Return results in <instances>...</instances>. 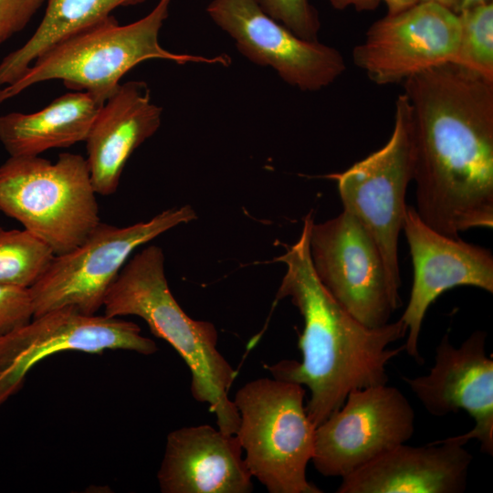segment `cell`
I'll return each instance as SVG.
<instances>
[{
    "label": "cell",
    "instance_id": "24",
    "mask_svg": "<svg viewBox=\"0 0 493 493\" xmlns=\"http://www.w3.org/2000/svg\"><path fill=\"white\" fill-rule=\"evenodd\" d=\"M33 317L29 288L0 284V336L27 323Z\"/></svg>",
    "mask_w": 493,
    "mask_h": 493
},
{
    "label": "cell",
    "instance_id": "8",
    "mask_svg": "<svg viewBox=\"0 0 493 493\" xmlns=\"http://www.w3.org/2000/svg\"><path fill=\"white\" fill-rule=\"evenodd\" d=\"M394 106L389 141L347 170L328 177L337 183L343 209L372 236L390 283L399 291L398 237L407 207L406 190L414 176V144L411 107L404 93Z\"/></svg>",
    "mask_w": 493,
    "mask_h": 493
},
{
    "label": "cell",
    "instance_id": "11",
    "mask_svg": "<svg viewBox=\"0 0 493 493\" xmlns=\"http://www.w3.org/2000/svg\"><path fill=\"white\" fill-rule=\"evenodd\" d=\"M415 414L405 395L387 383L351 391L316 427L312 463L324 477H343L414 432Z\"/></svg>",
    "mask_w": 493,
    "mask_h": 493
},
{
    "label": "cell",
    "instance_id": "17",
    "mask_svg": "<svg viewBox=\"0 0 493 493\" xmlns=\"http://www.w3.org/2000/svg\"><path fill=\"white\" fill-rule=\"evenodd\" d=\"M251 478L236 435L209 425L168 434L157 473L163 493H249Z\"/></svg>",
    "mask_w": 493,
    "mask_h": 493
},
{
    "label": "cell",
    "instance_id": "21",
    "mask_svg": "<svg viewBox=\"0 0 493 493\" xmlns=\"http://www.w3.org/2000/svg\"><path fill=\"white\" fill-rule=\"evenodd\" d=\"M54 257L52 249L27 230L0 226V284L31 288Z\"/></svg>",
    "mask_w": 493,
    "mask_h": 493
},
{
    "label": "cell",
    "instance_id": "25",
    "mask_svg": "<svg viewBox=\"0 0 493 493\" xmlns=\"http://www.w3.org/2000/svg\"><path fill=\"white\" fill-rule=\"evenodd\" d=\"M46 0H0V44L23 30Z\"/></svg>",
    "mask_w": 493,
    "mask_h": 493
},
{
    "label": "cell",
    "instance_id": "4",
    "mask_svg": "<svg viewBox=\"0 0 493 493\" xmlns=\"http://www.w3.org/2000/svg\"><path fill=\"white\" fill-rule=\"evenodd\" d=\"M172 0H159L144 17L124 26L111 15L56 44L39 56L12 84L0 89V103L39 82L60 79L73 91H85L104 103L121 78L138 64L153 58L227 66L226 56L205 58L163 48L160 30Z\"/></svg>",
    "mask_w": 493,
    "mask_h": 493
},
{
    "label": "cell",
    "instance_id": "28",
    "mask_svg": "<svg viewBox=\"0 0 493 493\" xmlns=\"http://www.w3.org/2000/svg\"><path fill=\"white\" fill-rule=\"evenodd\" d=\"M418 2L434 3L446 7L456 14L459 12V0H418Z\"/></svg>",
    "mask_w": 493,
    "mask_h": 493
},
{
    "label": "cell",
    "instance_id": "3",
    "mask_svg": "<svg viewBox=\"0 0 493 493\" xmlns=\"http://www.w3.org/2000/svg\"><path fill=\"white\" fill-rule=\"evenodd\" d=\"M102 308L109 317H140L154 336L167 341L190 370L193 397L208 404L220 430L236 433L240 417L228 396L236 372L217 349L215 325L190 318L173 296L161 247L146 246L126 262Z\"/></svg>",
    "mask_w": 493,
    "mask_h": 493
},
{
    "label": "cell",
    "instance_id": "9",
    "mask_svg": "<svg viewBox=\"0 0 493 493\" xmlns=\"http://www.w3.org/2000/svg\"><path fill=\"white\" fill-rule=\"evenodd\" d=\"M309 254L314 271L330 295L369 328L389 322L401 305L372 236L350 212L312 223Z\"/></svg>",
    "mask_w": 493,
    "mask_h": 493
},
{
    "label": "cell",
    "instance_id": "7",
    "mask_svg": "<svg viewBox=\"0 0 493 493\" xmlns=\"http://www.w3.org/2000/svg\"><path fill=\"white\" fill-rule=\"evenodd\" d=\"M195 218L194 209L183 205L122 227L100 222L77 247L55 256L29 288L34 317L65 307L87 315L97 314L111 284L137 247Z\"/></svg>",
    "mask_w": 493,
    "mask_h": 493
},
{
    "label": "cell",
    "instance_id": "26",
    "mask_svg": "<svg viewBox=\"0 0 493 493\" xmlns=\"http://www.w3.org/2000/svg\"><path fill=\"white\" fill-rule=\"evenodd\" d=\"M333 8L344 10L352 6L358 12L373 11L380 4V0H329Z\"/></svg>",
    "mask_w": 493,
    "mask_h": 493
},
{
    "label": "cell",
    "instance_id": "5",
    "mask_svg": "<svg viewBox=\"0 0 493 493\" xmlns=\"http://www.w3.org/2000/svg\"><path fill=\"white\" fill-rule=\"evenodd\" d=\"M87 160L63 152L56 163L10 156L0 166V211L17 220L53 251L80 245L100 223Z\"/></svg>",
    "mask_w": 493,
    "mask_h": 493
},
{
    "label": "cell",
    "instance_id": "1",
    "mask_svg": "<svg viewBox=\"0 0 493 493\" xmlns=\"http://www.w3.org/2000/svg\"><path fill=\"white\" fill-rule=\"evenodd\" d=\"M412 116L415 210L451 237L493 226V82L454 63L404 82Z\"/></svg>",
    "mask_w": 493,
    "mask_h": 493
},
{
    "label": "cell",
    "instance_id": "29",
    "mask_svg": "<svg viewBox=\"0 0 493 493\" xmlns=\"http://www.w3.org/2000/svg\"><path fill=\"white\" fill-rule=\"evenodd\" d=\"M492 0H459V12L482 4L490 3ZM458 12V13H459Z\"/></svg>",
    "mask_w": 493,
    "mask_h": 493
},
{
    "label": "cell",
    "instance_id": "23",
    "mask_svg": "<svg viewBox=\"0 0 493 493\" xmlns=\"http://www.w3.org/2000/svg\"><path fill=\"white\" fill-rule=\"evenodd\" d=\"M260 7L302 39L317 41L319 14L309 0H257Z\"/></svg>",
    "mask_w": 493,
    "mask_h": 493
},
{
    "label": "cell",
    "instance_id": "19",
    "mask_svg": "<svg viewBox=\"0 0 493 493\" xmlns=\"http://www.w3.org/2000/svg\"><path fill=\"white\" fill-rule=\"evenodd\" d=\"M104 103L90 93H66L32 113L0 116V142L10 156H37L85 142Z\"/></svg>",
    "mask_w": 493,
    "mask_h": 493
},
{
    "label": "cell",
    "instance_id": "13",
    "mask_svg": "<svg viewBox=\"0 0 493 493\" xmlns=\"http://www.w3.org/2000/svg\"><path fill=\"white\" fill-rule=\"evenodd\" d=\"M459 34L457 14L437 4L418 2L374 22L353 48V63L377 85L403 83L453 63Z\"/></svg>",
    "mask_w": 493,
    "mask_h": 493
},
{
    "label": "cell",
    "instance_id": "2",
    "mask_svg": "<svg viewBox=\"0 0 493 493\" xmlns=\"http://www.w3.org/2000/svg\"><path fill=\"white\" fill-rule=\"evenodd\" d=\"M314 218L304 217L298 241L277 257L286 273L276 301L289 298L303 318L298 346L302 360H281L267 365L273 378L308 387L305 405L317 427L344 403L353 390L385 384L386 366L404 351L388 346L404 338L407 328L399 319L369 328L346 311L318 278L309 254V232Z\"/></svg>",
    "mask_w": 493,
    "mask_h": 493
},
{
    "label": "cell",
    "instance_id": "6",
    "mask_svg": "<svg viewBox=\"0 0 493 493\" xmlns=\"http://www.w3.org/2000/svg\"><path fill=\"white\" fill-rule=\"evenodd\" d=\"M276 378L244 384L234 404L239 414L235 434L252 475L269 493H321L307 479L316 426L304 405L305 389Z\"/></svg>",
    "mask_w": 493,
    "mask_h": 493
},
{
    "label": "cell",
    "instance_id": "27",
    "mask_svg": "<svg viewBox=\"0 0 493 493\" xmlns=\"http://www.w3.org/2000/svg\"><path fill=\"white\" fill-rule=\"evenodd\" d=\"M387 7V15H394L410 8L418 3V0H380Z\"/></svg>",
    "mask_w": 493,
    "mask_h": 493
},
{
    "label": "cell",
    "instance_id": "14",
    "mask_svg": "<svg viewBox=\"0 0 493 493\" xmlns=\"http://www.w3.org/2000/svg\"><path fill=\"white\" fill-rule=\"evenodd\" d=\"M403 229L414 267L408 304L400 318L407 328L404 351L417 362L419 336L429 306L445 291L471 286L493 292V255L486 247L451 237L427 226L407 205Z\"/></svg>",
    "mask_w": 493,
    "mask_h": 493
},
{
    "label": "cell",
    "instance_id": "18",
    "mask_svg": "<svg viewBox=\"0 0 493 493\" xmlns=\"http://www.w3.org/2000/svg\"><path fill=\"white\" fill-rule=\"evenodd\" d=\"M163 109L144 81L120 84L106 100L89 131L87 163L97 194H113L132 152L160 128Z\"/></svg>",
    "mask_w": 493,
    "mask_h": 493
},
{
    "label": "cell",
    "instance_id": "16",
    "mask_svg": "<svg viewBox=\"0 0 493 493\" xmlns=\"http://www.w3.org/2000/svg\"><path fill=\"white\" fill-rule=\"evenodd\" d=\"M472 455L451 437L401 444L341 477L337 493H462Z\"/></svg>",
    "mask_w": 493,
    "mask_h": 493
},
{
    "label": "cell",
    "instance_id": "20",
    "mask_svg": "<svg viewBox=\"0 0 493 493\" xmlns=\"http://www.w3.org/2000/svg\"><path fill=\"white\" fill-rule=\"evenodd\" d=\"M146 0H46L42 21L32 37L0 63V89L15 82L43 53L104 20L117 7Z\"/></svg>",
    "mask_w": 493,
    "mask_h": 493
},
{
    "label": "cell",
    "instance_id": "15",
    "mask_svg": "<svg viewBox=\"0 0 493 493\" xmlns=\"http://www.w3.org/2000/svg\"><path fill=\"white\" fill-rule=\"evenodd\" d=\"M486 338L485 331L476 330L456 347L446 333L435 348L429 372L403 380L433 416L466 411L474 421L473 428L451 438L463 445L476 439L480 451L492 456L493 359L487 354Z\"/></svg>",
    "mask_w": 493,
    "mask_h": 493
},
{
    "label": "cell",
    "instance_id": "22",
    "mask_svg": "<svg viewBox=\"0 0 493 493\" xmlns=\"http://www.w3.org/2000/svg\"><path fill=\"white\" fill-rule=\"evenodd\" d=\"M460 34L454 64L493 82V3L458 14Z\"/></svg>",
    "mask_w": 493,
    "mask_h": 493
},
{
    "label": "cell",
    "instance_id": "10",
    "mask_svg": "<svg viewBox=\"0 0 493 493\" xmlns=\"http://www.w3.org/2000/svg\"><path fill=\"white\" fill-rule=\"evenodd\" d=\"M110 350L151 355L158 348L139 325L119 317L87 315L69 307L33 317L0 336V406L19 392L30 370L45 358L64 351L99 354Z\"/></svg>",
    "mask_w": 493,
    "mask_h": 493
},
{
    "label": "cell",
    "instance_id": "12",
    "mask_svg": "<svg viewBox=\"0 0 493 493\" xmlns=\"http://www.w3.org/2000/svg\"><path fill=\"white\" fill-rule=\"evenodd\" d=\"M206 12L245 58L271 68L301 91L325 89L346 70L338 49L300 38L269 16L257 0H211Z\"/></svg>",
    "mask_w": 493,
    "mask_h": 493
}]
</instances>
